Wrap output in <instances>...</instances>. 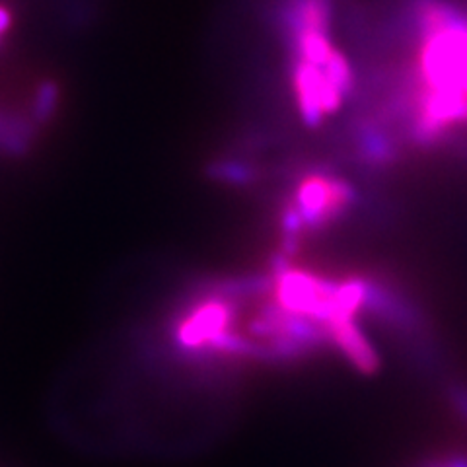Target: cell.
<instances>
[{"mask_svg":"<svg viewBox=\"0 0 467 467\" xmlns=\"http://www.w3.org/2000/svg\"><path fill=\"white\" fill-rule=\"evenodd\" d=\"M290 202L295 204L302 226L321 228L339 218L353 202V189L339 178L312 173L298 183Z\"/></svg>","mask_w":467,"mask_h":467,"instance_id":"cell-1","label":"cell"},{"mask_svg":"<svg viewBox=\"0 0 467 467\" xmlns=\"http://www.w3.org/2000/svg\"><path fill=\"white\" fill-rule=\"evenodd\" d=\"M327 341L341 350V355L364 374L378 370V355L370 341L355 324V317L335 316L326 321Z\"/></svg>","mask_w":467,"mask_h":467,"instance_id":"cell-2","label":"cell"},{"mask_svg":"<svg viewBox=\"0 0 467 467\" xmlns=\"http://www.w3.org/2000/svg\"><path fill=\"white\" fill-rule=\"evenodd\" d=\"M58 104V88L55 82H43L34 96L32 117L36 123H47Z\"/></svg>","mask_w":467,"mask_h":467,"instance_id":"cell-3","label":"cell"},{"mask_svg":"<svg viewBox=\"0 0 467 467\" xmlns=\"http://www.w3.org/2000/svg\"><path fill=\"white\" fill-rule=\"evenodd\" d=\"M216 175L221 180L234 182V183H244L250 180V170L242 164H218L216 166Z\"/></svg>","mask_w":467,"mask_h":467,"instance_id":"cell-4","label":"cell"},{"mask_svg":"<svg viewBox=\"0 0 467 467\" xmlns=\"http://www.w3.org/2000/svg\"><path fill=\"white\" fill-rule=\"evenodd\" d=\"M10 24H12V16H10V12H8L5 6H0V36H3V34H6V32H8Z\"/></svg>","mask_w":467,"mask_h":467,"instance_id":"cell-5","label":"cell"}]
</instances>
